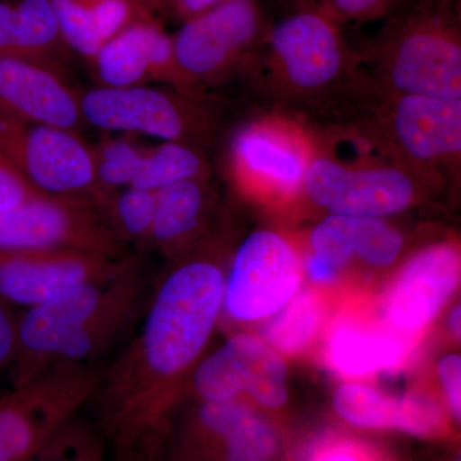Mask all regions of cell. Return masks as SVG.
Segmentation results:
<instances>
[{
	"label": "cell",
	"mask_w": 461,
	"mask_h": 461,
	"mask_svg": "<svg viewBox=\"0 0 461 461\" xmlns=\"http://www.w3.org/2000/svg\"><path fill=\"white\" fill-rule=\"evenodd\" d=\"M78 103L84 122L109 131L187 144L202 129L198 113L186 100L147 85L95 87L78 94Z\"/></svg>",
	"instance_id": "cell-8"
},
{
	"label": "cell",
	"mask_w": 461,
	"mask_h": 461,
	"mask_svg": "<svg viewBox=\"0 0 461 461\" xmlns=\"http://www.w3.org/2000/svg\"><path fill=\"white\" fill-rule=\"evenodd\" d=\"M99 209L42 195L0 211V249H72L122 258V239Z\"/></svg>",
	"instance_id": "cell-4"
},
{
	"label": "cell",
	"mask_w": 461,
	"mask_h": 461,
	"mask_svg": "<svg viewBox=\"0 0 461 461\" xmlns=\"http://www.w3.org/2000/svg\"><path fill=\"white\" fill-rule=\"evenodd\" d=\"M195 421L194 442L214 461H273L280 448L272 424L236 399L203 402Z\"/></svg>",
	"instance_id": "cell-16"
},
{
	"label": "cell",
	"mask_w": 461,
	"mask_h": 461,
	"mask_svg": "<svg viewBox=\"0 0 461 461\" xmlns=\"http://www.w3.org/2000/svg\"><path fill=\"white\" fill-rule=\"evenodd\" d=\"M45 195L30 184L16 166L0 153V211Z\"/></svg>",
	"instance_id": "cell-32"
},
{
	"label": "cell",
	"mask_w": 461,
	"mask_h": 461,
	"mask_svg": "<svg viewBox=\"0 0 461 461\" xmlns=\"http://www.w3.org/2000/svg\"><path fill=\"white\" fill-rule=\"evenodd\" d=\"M222 0H165V5L175 8L180 16L190 20L220 5Z\"/></svg>",
	"instance_id": "cell-37"
},
{
	"label": "cell",
	"mask_w": 461,
	"mask_h": 461,
	"mask_svg": "<svg viewBox=\"0 0 461 461\" xmlns=\"http://www.w3.org/2000/svg\"><path fill=\"white\" fill-rule=\"evenodd\" d=\"M130 260L72 249H0V300L23 311L102 280Z\"/></svg>",
	"instance_id": "cell-5"
},
{
	"label": "cell",
	"mask_w": 461,
	"mask_h": 461,
	"mask_svg": "<svg viewBox=\"0 0 461 461\" xmlns=\"http://www.w3.org/2000/svg\"><path fill=\"white\" fill-rule=\"evenodd\" d=\"M271 44L288 81L297 89H323L344 68V44L338 29L317 9H302L278 21Z\"/></svg>",
	"instance_id": "cell-13"
},
{
	"label": "cell",
	"mask_w": 461,
	"mask_h": 461,
	"mask_svg": "<svg viewBox=\"0 0 461 461\" xmlns=\"http://www.w3.org/2000/svg\"><path fill=\"white\" fill-rule=\"evenodd\" d=\"M27 461H107L104 439L77 415Z\"/></svg>",
	"instance_id": "cell-26"
},
{
	"label": "cell",
	"mask_w": 461,
	"mask_h": 461,
	"mask_svg": "<svg viewBox=\"0 0 461 461\" xmlns=\"http://www.w3.org/2000/svg\"><path fill=\"white\" fill-rule=\"evenodd\" d=\"M333 406L342 420L368 429H395L417 437H441L447 423L441 406L423 395L395 399L364 384H344Z\"/></svg>",
	"instance_id": "cell-18"
},
{
	"label": "cell",
	"mask_w": 461,
	"mask_h": 461,
	"mask_svg": "<svg viewBox=\"0 0 461 461\" xmlns=\"http://www.w3.org/2000/svg\"><path fill=\"white\" fill-rule=\"evenodd\" d=\"M388 76L402 95L461 99L459 36L438 18L417 21L396 39Z\"/></svg>",
	"instance_id": "cell-10"
},
{
	"label": "cell",
	"mask_w": 461,
	"mask_h": 461,
	"mask_svg": "<svg viewBox=\"0 0 461 461\" xmlns=\"http://www.w3.org/2000/svg\"><path fill=\"white\" fill-rule=\"evenodd\" d=\"M157 191L124 187L115 193L105 209V217L121 239L149 242L154 214H156Z\"/></svg>",
	"instance_id": "cell-25"
},
{
	"label": "cell",
	"mask_w": 461,
	"mask_h": 461,
	"mask_svg": "<svg viewBox=\"0 0 461 461\" xmlns=\"http://www.w3.org/2000/svg\"><path fill=\"white\" fill-rule=\"evenodd\" d=\"M306 461H387L377 451L350 439H323L311 451Z\"/></svg>",
	"instance_id": "cell-33"
},
{
	"label": "cell",
	"mask_w": 461,
	"mask_h": 461,
	"mask_svg": "<svg viewBox=\"0 0 461 461\" xmlns=\"http://www.w3.org/2000/svg\"><path fill=\"white\" fill-rule=\"evenodd\" d=\"M17 315L0 300V373L9 372L16 355Z\"/></svg>",
	"instance_id": "cell-34"
},
{
	"label": "cell",
	"mask_w": 461,
	"mask_h": 461,
	"mask_svg": "<svg viewBox=\"0 0 461 461\" xmlns=\"http://www.w3.org/2000/svg\"><path fill=\"white\" fill-rule=\"evenodd\" d=\"M102 372L62 366L0 395V461H27L89 405Z\"/></svg>",
	"instance_id": "cell-2"
},
{
	"label": "cell",
	"mask_w": 461,
	"mask_h": 461,
	"mask_svg": "<svg viewBox=\"0 0 461 461\" xmlns=\"http://www.w3.org/2000/svg\"><path fill=\"white\" fill-rule=\"evenodd\" d=\"M260 30L256 0H222L178 30L173 38L178 65L191 81L217 76L257 41Z\"/></svg>",
	"instance_id": "cell-11"
},
{
	"label": "cell",
	"mask_w": 461,
	"mask_h": 461,
	"mask_svg": "<svg viewBox=\"0 0 461 461\" xmlns=\"http://www.w3.org/2000/svg\"><path fill=\"white\" fill-rule=\"evenodd\" d=\"M91 65L102 86H142L151 80L177 87L191 84L178 65L173 39L150 17L136 21L105 42Z\"/></svg>",
	"instance_id": "cell-14"
},
{
	"label": "cell",
	"mask_w": 461,
	"mask_h": 461,
	"mask_svg": "<svg viewBox=\"0 0 461 461\" xmlns=\"http://www.w3.org/2000/svg\"><path fill=\"white\" fill-rule=\"evenodd\" d=\"M448 326H450L451 330L455 336L459 338L460 336V306H456L454 309L453 313L450 314V318H448Z\"/></svg>",
	"instance_id": "cell-39"
},
{
	"label": "cell",
	"mask_w": 461,
	"mask_h": 461,
	"mask_svg": "<svg viewBox=\"0 0 461 461\" xmlns=\"http://www.w3.org/2000/svg\"><path fill=\"white\" fill-rule=\"evenodd\" d=\"M205 169L204 160L190 145L166 141L144 153L131 186L158 191L178 182L203 178Z\"/></svg>",
	"instance_id": "cell-23"
},
{
	"label": "cell",
	"mask_w": 461,
	"mask_h": 461,
	"mask_svg": "<svg viewBox=\"0 0 461 461\" xmlns=\"http://www.w3.org/2000/svg\"><path fill=\"white\" fill-rule=\"evenodd\" d=\"M402 244V236L381 218L354 217V253L369 266H390L399 257Z\"/></svg>",
	"instance_id": "cell-29"
},
{
	"label": "cell",
	"mask_w": 461,
	"mask_h": 461,
	"mask_svg": "<svg viewBox=\"0 0 461 461\" xmlns=\"http://www.w3.org/2000/svg\"><path fill=\"white\" fill-rule=\"evenodd\" d=\"M194 390L204 402H226L247 393L266 408L287 399L286 366L259 339L238 335L196 366Z\"/></svg>",
	"instance_id": "cell-9"
},
{
	"label": "cell",
	"mask_w": 461,
	"mask_h": 461,
	"mask_svg": "<svg viewBox=\"0 0 461 461\" xmlns=\"http://www.w3.org/2000/svg\"><path fill=\"white\" fill-rule=\"evenodd\" d=\"M206 204L202 178L173 184L157 191L156 214L150 240L168 250L198 229Z\"/></svg>",
	"instance_id": "cell-22"
},
{
	"label": "cell",
	"mask_w": 461,
	"mask_h": 461,
	"mask_svg": "<svg viewBox=\"0 0 461 461\" xmlns=\"http://www.w3.org/2000/svg\"><path fill=\"white\" fill-rule=\"evenodd\" d=\"M233 166L242 180L277 193L303 186L311 158L295 133L272 123H254L238 133Z\"/></svg>",
	"instance_id": "cell-17"
},
{
	"label": "cell",
	"mask_w": 461,
	"mask_h": 461,
	"mask_svg": "<svg viewBox=\"0 0 461 461\" xmlns=\"http://www.w3.org/2000/svg\"><path fill=\"white\" fill-rule=\"evenodd\" d=\"M142 2H147V0H142ZM148 2L156 3V5H165V0H148Z\"/></svg>",
	"instance_id": "cell-40"
},
{
	"label": "cell",
	"mask_w": 461,
	"mask_h": 461,
	"mask_svg": "<svg viewBox=\"0 0 461 461\" xmlns=\"http://www.w3.org/2000/svg\"><path fill=\"white\" fill-rule=\"evenodd\" d=\"M330 7L350 18L375 16L390 0H329Z\"/></svg>",
	"instance_id": "cell-36"
},
{
	"label": "cell",
	"mask_w": 461,
	"mask_h": 461,
	"mask_svg": "<svg viewBox=\"0 0 461 461\" xmlns=\"http://www.w3.org/2000/svg\"><path fill=\"white\" fill-rule=\"evenodd\" d=\"M306 268H308L309 276L317 282L332 281L335 278L336 272H338L335 267L330 266L329 262L321 259V258L315 256L309 258Z\"/></svg>",
	"instance_id": "cell-38"
},
{
	"label": "cell",
	"mask_w": 461,
	"mask_h": 461,
	"mask_svg": "<svg viewBox=\"0 0 461 461\" xmlns=\"http://www.w3.org/2000/svg\"><path fill=\"white\" fill-rule=\"evenodd\" d=\"M0 115L72 131L84 122L62 69L12 54H0Z\"/></svg>",
	"instance_id": "cell-12"
},
{
	"label": "cell",
	"mask_w": 461,
	"mask_h": 461,
	"mask_svg": "<svg viewBox=\"0 0 461 461\" xmlns=\"http://www.w3.org/2000/svg\"><path fill=\"white\" fill-rule=\"evenodd\" d=\"M278 312L280 313L267 326L264 335L284 353L303 350L313 339L320 324V300L311 291H304Z\"/></svg>",
	"instance_id": "cell-24"
},
{
	"label": "cell",
	"mask_w": 461,
	"mask_h": 461,
	"mask_svg": "<svg viewBox=\"0 0 461 461\" xmlns=\"http://www.w3.org/2000/svg\"><path fill=\"white\" fill-rule=\"evenodd\" d=\"M299 285V262L291 245L277 233L258 230L236 253L223 303L236 320L256 321L281 311Z\"/></svg>",
	"instance_id": "cell-6"
},
{
	"label": "cell",
	"mask_w": 461,
	"mask_h": 461,
	"mask_svg": "<svg viewBox=\"0 0 461 461\" xmlns=\"http://www.w3.org/2000/svg\"><path fill=\"white\" fill-rule=\"evenodd\" d=\"M65 45L50 0L14 2L9 54L41 60L63 71Z\"/></svg>",
	"instance_id": "cell-21"
},
{
	"label": "cell",
	"mask_w": 461,
	"mask_h": 461,
	"mask_svg": "<svg viewBox=\"0 0 461 461\" xmlns=\"http://www.w3.org/2000/svg\"><path fill=\"white\" fill-rule=\"evenodd\" d=\"M439 375L444 384L446 395L453 411L454 420L460 421L461 415V360L457 355L445 357L439 364Z\"/></svg>",
	"instance_id": "cell-35"
},
{
	"label": "cell",
	"mask_w": 461,
	"mask_h": 461,
	"mask_svg": "<svg viewBox=\"0 0 461 461\" xmlns=\"http://www.w3.org/2000/svg\"><path fill=\"white\" fill-rule=\"evenodd\" d=\"M306 195L332 214L381 218L399 213L415 198L411 176L395 167H350L315 158L306 171Z\"/></svg>",
	"instance_id": "cell-7"
},
{
	"label": "cell",
	"mask_w": 461,
	"mask_h": 461,
	"mask_svg": "<svg viewBox=\"0 0 461 461\" xmlns=\"http://www.w3.org/2000/svg\"><path fill=\"white\" fill-rule=\"evenodd\" d=\"M353 220L348 215L332 214L318 224L311 235L313 256L321 258L336 269L350 262L355 257Z\"/></svg>",
	"instance_id": "cell-30"
},
{
	"label": "cell",
	"mask_w": 461,
	"mask_h": 461,
	"mask_svg": "<svg viewBox=\"0 0 461 461\" xmlns=\"http://www.w3.org/2000/svg\"><path fill=\"white\" fill-rule=\"evenodd\" d=\"M409 338L387 327L344 321L333 330L329 357L342 375H360L397 368L409 351Z\"/></svg>",
	"instance_id": "cell-20"
},
{
	"label": "cell",
	"mask_w": 461,
	"mask_h": 461,
	"mask_svg": "<svg viewBox=\"0 0 461 461\" xmlns=\"http://www.w3.org/2000/svg\"><path fill=\"white\" fill-rule=\"evenodd\" d=\"M148 302L147 282L130 260L108 277L25 309L17 317L12 386L57 366L93 364L136 329Z\"/></svg>",
	"instance_id": "cell-1"
},
{
	"label": "cell",
	"mask_w": 461,
	"mask_h": 461,
	"mask_svg": "<svg viewBox=\"0 0 461 461\" xmlns=\"http://www.w3.org/2000/svg\"><path fill=\"white\" fill-rule=\"evenodd\" d=\"M460 281V254L454 245H435L412 258L388 293V326L406 338L433 320Z\"/></svg>",
	"instance_id": "cell-15"
},
{
	"label": "cell",
	"mask_w": 461,
	"mask_h": 461,
	"mask_svg": "<svg viewBox=\"0 0 461 461\" xmlns=\"http://www.w3.org/2000/svg\"><path fill=\"white\" fill-rule=\"evenodd\" d=\"M0 153L45 195L103 212L114 196L100 186L94 148L72 130L0 115Z\"/></svg>",
	"instance_id": "cell-3"
},
{
	"label": "cell",
	"mask_w": 461,
	"mask_h": 461,
	"mask_svg": "<svg viewBox=\"0 0 461 461\" xmlns=\"http://www.w3.org/2000/svg\"><path fill=\"white\" fill-rule=\"evenodd\" d=\"M100 186L114 195L118 189L131 186L140 169L144 153L127 140H112L94 148Z\"/></svg>",
	"instance_id": "cell-27"
},
{
	"label": "cell",
	"mask_w": 461,
	"mask_h": 461,
	"mask_svg": "<svg viewBox=\"0 0 461 461\" xmlns=\"http://www.w3.org/2000/svg\"><path fill=\"white\" fill-rule=\"evenodd\" d=\"M50 5L67 47L93 62L104 42L89 9L80 0H50Z\"/></svg>",
	"instance_id": "cell-28"
},
{
	"label": "cell",
	"mask_w": 461,
	"mask_h": 461,
	"mask_svg": "<svg viewBox=\"0 0 461 461\" xmlns=\"http://www.w3.org/2000/svg\"><path fill=\"white\" fill-rule=\"evenodd\" d=\"M80 2L89 9L104 44L136 21L150 17L142 0H80Z\"/></svg>",
	"instance_id": "cell-31"
},
{
	"label": "cell",
	"mask_w": 461,
	"mask_h": 461,
	"mask_svg": "<svg viewBox=\"0 0 461 461\" xmlns=\"http://www.w3.org/2000/svg\"><path fill=\"white\" fill-rule=\"evenodd\" d=\"M397 140L420 162H439L461 151V99L402 95L393 112Z\"/></svg>",
	"instance_id": "cell-19"
}]
</instances>
